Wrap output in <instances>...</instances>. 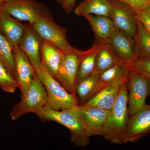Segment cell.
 <instances>
[{
    "instance_id": "6da1fadb",
    "label": "cell",
    "mask_w": 150,
    "mask_h": 150,
    "mask_svg": "<svg viewBox=\"0 0 150 150\" xmlns=\"http://www.w3.org/2000/svg\"><path fill=\"white\" fill-rule=\"evenodd\" d=\"M78 105L60 110L45 106L35 114L44 122L54 121L67 127L70 132L71 142L77 146L83 147L89 143L90 137L78 112Z\"/></svg>"
},
{
    "instance_id": "7a4b0ae2",
    "label": "cell",
    "mask_w": 150,
    "mask_h": 150,
    "mask_svg": "<svg viewBox=\"0 0 150 150\" xmlns=\"http://www.w3.org/2000/svg\"><path fill=\"white\" fill-rule=\"evenodd\" d=\"M128 83L124 84L120 88L115 104L110 110L103 129L102 137L114 144H120L124 143L129 118Z\"/></svg>"
},
{
    "instance_id": "3957f363",
    "label": "cell",
    "mask_w": 150,
    "mask_h": 150,
    "mask_svg": "<svg viewBox=\"0 0 150 150\" xmlns=\"http://www.w3.org/2000/svg\"><path fill=\"white\" fill-rule=\"evenodd\" d=\"M36 73L47 93V100L45 107L60 110L79 105L76 96L67 91L43 65Z\"/></svg>"
},
{
    "instance_id": "277c9868",
    "label": "cell",
    "mask_w": 150,
    "mask_h": 150,
    "mask_svg": "<svg viewBox=\"0 0 150 150\" xmlns=\"http://www.w3.org/2000/svg\"><path fill=\"white\" fill-rule=\"evenodd\" d=\"M0 13L32 25L42 19L52 17L49 8L36 0H7Z\"/></svg>"
},
{
    "instance_id": "5b68a950",
    "label": "cell",
    "mask_w": 150,
    "mask_h": 150,
    "mask_svg": "<svg viewBox=\"0 0 150 150\" xmlns=\"http://www.w3.org/2000/svg\"><path fill=\"white\" fill-rule=\"evenodd\" d=\"M47 100L46 89L36 73L27 91L22 95L20 101L13 106L11 118L15 121L27 113L35 114L46 106Z\"/></svg>"
},
{
    "instance_id": "8992f818",
    "label": "cell",
    "mask_w": 150,
    "mask_h": 150,
    "mask_svg": "<svg viewBox=\"0 0 150 150\" xmlns=\"http://www.w3.org/2000/svg\"><path fill=\"white\" fill-rule=\"evenodd\" d=\"M32 25L43 40L56 46L64 54L76 49L68 42L67 29L57 24L52 17L42 19Z\"/></svg>"
},
{
    "instance_id": "52a82bcc",
    "label": "cell",
    "mask_w": 150,
    "mask_h": 150,
    "mask_svg": "<svg viewBox=\"0 0 150 150\" xmlns=\"http://www.w3.org/2000/svg\"><path fill=\"white\" fill-rule=\"evenodd\" d=\"M88 50L81 51L76 48L64 54L56 79L67 91L75 96V87L80 65Z\"/></svg>"
},
{
    "instance_id": "ba28073f",
    "label": "cell",
    "mask_w": 150,
    "mask_h": 150,
    "mask_svg": "<svg viewBox=\"0 0 150 150\" xmlns=\"http://www.w3.org/2000/svg\"><path fill=\"white\" fill-rule=\"evenodd\" d=\"M128 84V109L131 116L146 105V100L149 93L150 86L146 77L134 70H131Z\"/></svg>"
},
{
    "instance_id": "9c48e42d",
    "label": "cell",
    "mask_w": 150,
    "mask_h": 150,
    "mask_svg": "<svg viewBox=\"0 0 150 150\" xmlns=\"http://www.w3.org/2000/svg\"><path fill=\"white\" fill-rule=\"evenodd\" d=\"M109 17L112 20L115 27L132 37L137 33V23L136 14L126 4L118 0L110 1Z\"/></svg>"
},
{
    "instance_id": "30bf717a",
    "label": "cell",
    "mask_w": 150,
    "mask_h": 150,
    "mask_svg": "<svg viewBox=\"0 0 150 150\" xmlns=\"http://www.w3.org/2000/svg\"><path fill=\"white\" fill-rule=\"evenodd\" d=\"M133 38L116 28L107 40L119 62L130 68L137 59L136 43Z\"/></svg>"
},
{
    "instance_id": "8fae6325",
    "label": "cell",
    "mask_w": 150,
    "mask_h": 150,
    "mask_svg": "<svg viewBox=\"0 0 150 150\" xmlns=\"http://www.w3.org/2000/svg\"><path fill=\"white\" fill-rule=\"evenodd\" d=\"M43 39L38 34L32 24H26L19 47L24 52L35 69V72L42 68L41 49Z\"/></svg>"
},
{
    "instance_id": "7c38bea8",
    "label": "cell",
    "mask_w": 150,
    "mask_h": 150,
    "mask_svg": "<svg viewBox=\"0 0 150 150\" xmlns=\"http://www.w3.org/2000/svg\"><path fill=\"white\" fill-rule=\"evenodd\" d=\"M150 133V105H146L129 117L124 143L135 142Z\"/></svg>"
},
{
    "instance_id": "4fadbf2b",
    "label": "cell",
    "mask_w": 150,
    "mask_h": 150,
    "mask_svg": "<svg viewBox=\"0 0 150 150\" xmlns=\"http://www.w3.org/2000/svg\"><path fill=\"white\" fill-rule=\"evenodd\" d=\"M77 109L89 137L102 136L110 110L79 105Z\"/></svg>"
},
{
    "instance_id": "5bb4252c",
    "label": "cell",
    "mask_w": 150,
    "mask_h": 150,
    "mask_svg": "<svg viewBox=\"0 0 150 150\" xmlns=\"http://www.w3.org/2000/svg\"><path fill=\"white\" fill-rule=\"evenodd\" d=\"M13 50L16 80L22 95L29 87L36 72L29 59L19 46Z\"/></svg>"
},
{
    "instance_id": "9a60e30c",
    "label": "cell",
    "mask_w": 150,
    "mask_h": 150,
    "mask_svg": "<svg viewBox=\"0 0 150 150\" xmlns=\"http://www.w3.org/2000/svg\"><path fill=\"white\" fill-rule=\"evenodd\" d=\"M131 71V69L123 63L118 62L115 64L100 75L99 82L93 95L108 86L120 90L124 84L129 81Z\"/></svg>"
},
{
    "instance_id": "2e32d148",
    "label": "cell",
    "mask_w": 150,
    "mask_h": 150,
    "mask_svg": "<svg viewBox=\"0 0 150 150\" xmlns=\"http://www.w3.org/2000/svg\"><path fill=\"white\" fill-rule=\"evenodd\" d=\"M26 25L6 14L0 13V32L4 35L13 48L19 46Z\"/></svg>"
},
{
    "instance_id": "e0dca14e",
    "label": "cell",
    "mask_w": 150,
    "mask_h": 150,
    "mask_svg": "<svg viewBox=\"0 0 150 150\" xmlns=\"http://www.w3.org/2000/svg\"><path fill=\"white\" fill-rule=\"evenodd\" d=\"M64 55L59 48L43 40L41 49L42 64L56 79Z\"/></svg>"
},
{
    "instance_id": "ac0fdd59",
    "label": "cell",
    "mask_w": 150,
    "mask_h": 150,
    "mask_svg": "<svg viewBox=\"0 0 150 150\" xmlns=\"http://www.w3.org/2000/svg\"><path fill=\"white\" fill-rule=\"evenodd\" d=\"M119 90L112 86L105 87L81 105L110 110L115 104Z\"/></svg>"
},
{
    "instance_id": "d6986e66",
    "label": "cell",
    "mask_w": 150,
    "mask_h": 150,
    "mask_svg": "<svg viewBox=\"0 0 150 150\" xmlns=\"http://www.w3.org/2000/svg\"><path fill=\"white\" fill-rule=\"evenodd\" d=\"M91 26L97 40H107L116 29L109 17L89 14L84 16Z\"/></svg>"
},
{
    "instance_id": "ffe728a7",
    "label": "cell",
    "mask_w": 150,
    "mask_h": 150,
    "mask_svg": "<svg viewBox=\"0 0 150 150\" xmlns=\"http://www.w3.org/2000/svg\"><path fill=\"white\" fill-rule=\"evenodd\" d=\"M111 6L108 0H83L75 8L74 11L79 16L94 14L109 17Z\"/></svg>"
},
{
    "instance_id": "44dd1931",
    "label": "cell",
    "mask_w": 150,
    "mask_h": 150,
    "mask_svg": "<svg viewBox=\"0 0 150 150\" xmlns=\"http://www.w3.org/2000/svg\"><path fill=\"white\" fill-rule=\"evenodd\" d=\"M99 41L100 46L96 59V71L100 75L120 62L108 40Z\"/></svg>"
},
{
    "instance_id": "7402d4cb",
    "label": "cell",
    "mask_w": 150,
    "mask_h": 150,
    "mask_svg": "<svg viewBox=\"0 0 150 150\" xmlns=\"http://www.w3.org/2000/svg\"><path fill=\"white\" fill-rule=\"evenodd\" d=\"M99 78L100 74L96 71L93 74L76 83L75 93L79 105L84 104L93 95Z\"/></svg>"
},
{
    "instance_id": "603a6c76",
    "label": "cell",
    "mask_w": 150,
    "mask_h": 150,
    "mask_svg": "<svg viewBox=\"0 0 150 150\" xmlns=\"http://www.w3.org/2000/svg\"><path fill=\"white\" fill-rule=\"evenodd\" d=\"M100 46V41L97 40L83 57L78 71L76 83L95 71L96 59Z\"/></svg>"
},
{
    "instance_id": "cb8c5ba5",
    "label": "cell",
    "mask_w": 150,
    "mask_h": 150,
    "mask_svg": "<svg viewBox=\"0 0 150 150\" xmlns=\"http://www.w3.org/2000/svg\"><path fill=\"white\" fill-rule=\"evenodd\" d=\"M137 31L136 43L137 59L150 56V33L137 19Z\"/></svg>"
},
{
    "instance_id": "d4e9b609",
    "label": "cell",
    "mask_w": 150,
    "mask_h": 150,
    "mask_svg": "<svg viewBox=\"0 0 150 150\" xmlns=\"http://www.w3.org/2000/svg\"><path fill=\"white\" fill-rule=\"evenodd\" d=\"M0 61L15 79V68L12 46L0 32Z\"/></svg>"
},
{
    "instance_id": "484cf974",
    "label": "cell",
    "mask_w": 150,
    "mask_h": 150,
    "mask_svg": "<svg viewBox=\"0 0 150 150\" xmlns=\"http://www.w3.org/2000/svg\"><path fill=\"white\" fill-rule=\"evenodd\" d=\"M0 88L4 91L13 93L18 88L17 83L2 62L0 61Z\"/></svg>"
},
{
    "instance_id": "4316f807",
    "label": "cell",
    "mask_w": 150,
    "mask_h": 150,
    "mask_svg": "<svg viewBox=\"0 0 150 150\" xmlns=\"http://www.w3.org/2000/svg\"><path fill=\"white\" fill-rule=\"evenodd\" d=\"M130 68L131 70L138 72L147 78H150V56L136 59L131 64Z\"/></svg>"
},
{
    "instance_id": "83f0119b",
    "label": "cell",
    "mask_w": 150,
    "mask_h": 150,
    "mask_svg": "<svg viewBox=\"0 0 150 150\" xmlns=\"http://www.w3.org/2000/svg\"><path fill=\"white\" fill-rule=\"evenodd\" d=\"M135 14L137 19L150 33V4Z\"/></svg>"
},
{
    "instance_id": "f1b7e54d",
    "label": "cell",
    "mask_w": 150,
    "mask_h": 150,
    "mask_svg": "<svg viewBox=\"0 0 150 150\" xmlns=\"http://www.w3.org/2000/svg\"><path fill=\"white\" fill-rule=\"evenodd\" d=\"M129 6L137 13L150 4V0H118Z\"/></svg>"
},
{
    "instance_id": "f546056e",
    "label": "cell",
    "mask_w": 150,
    "mask_h": 150,
    "mask_svg": "<svg viewBox=\"0 0 150 150\" xmlns=\"http://www.w3.org/2000/svg\"><path fill=\"white\" fill-rule=\"evenodd\" d=\"M59 5L67 13H71L74 11L76 0H56Z\"/></svg>"
},
{
    "instance_id": "4dcf8cb0",
    "label": "cell",
    "mask_w": 150,
    "mask_h": 150,
    "mask_svg": "<svg viewBox=\"0 0 150 150\" xmlns=\"http://www.w3.org/2000/svg\"><path fill=\"white\" fill-rule=\"evenodd\" d=\"M6 1L7 0H0V11H1V9L2 7L4 4L5 3Z\"/></svg>"
},
{
    "instance_id": "1f68e13d",
    "label": "cell",
    "mask_w": 150,
    "mask_h": 150,
    "mask_svg": "<svg viewBox=\"0 0 150 150\" xmlns=\"http://www.w3.org/2000/svg\"><path fill=\"white\" fill-rule=\"evenodd\" d=\"M148 80H149V82L150 86V78H147Z\"/></svg>"
},
{
    "instance_id": "d6a6232c",
    "label": "cell",
    "mask_w": 150,
    "mask_h": 150,
    "mask_svg": "<svg viewBox=\"0 0 150 150\" xmlns=\"http://www.w3.org/2000/svg\"><path fill=\"white\" fill-rule=\"evenodd\" d=\"M108 1H112V0H108Z\"/></svg>"
}]
</instances>
